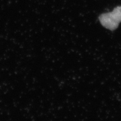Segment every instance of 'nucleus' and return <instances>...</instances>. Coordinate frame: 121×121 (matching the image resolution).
Listing matches in <instances>:
<instances>
[{"mask_svg": "<svg viewBox=\"0 0 121 121\" xmlns=\"http://www.w3.org/2000/svg\"><path fill=\"white\" fill-rule=\"evenodd\" d=\"M99 20L104 27L113 31L121 22V6H117L111 12L101 14Z\"/></svg>", "mask_w": 121, "mask_h": 121, "instance_id": "obj_1", "label": "nucleus"}]
</instances>
